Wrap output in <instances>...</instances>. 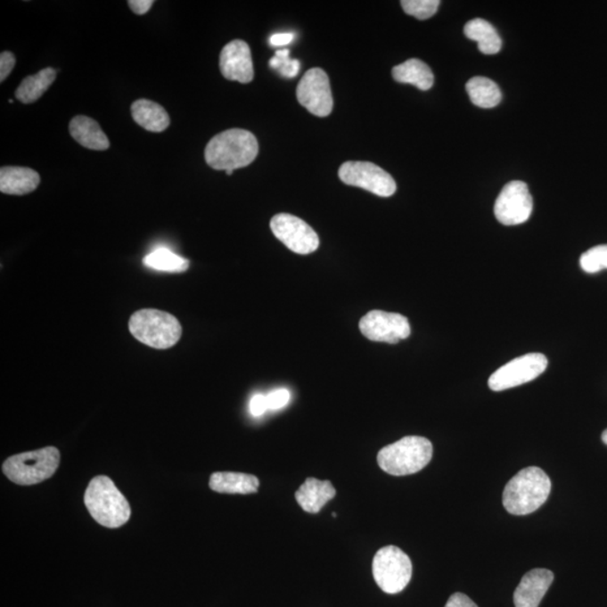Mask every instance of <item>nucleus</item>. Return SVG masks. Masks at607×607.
<instances>
[{
    "label": "nucleus",
    "mask_w": 607,
    "mask_h": 607,
    "mask_svg": "<svg viewBox=\"0 0 607 607\" xmlns=\"http://www.w3.org/2000/svg\"><path fill=\"white\" fill-rule=\"evenodd\" d=\"M70 135L85 148L104 151L110 148V140L96 120L87 116H77L69 125Z\"/></svg>",
    "instance_id": "18"
},
{
    "label": "nucleus",
    "mask_w": 607,
    "mask_h": 607,
    "mask_svg": "<svg viewBox=\"0 0 607 607\" xmlns=\"http://www.w3.org/2000/svg\"><path fill=\"white\" fill-rule=\"evenodd\" d=\"M59 464L60 451L55 447H45L12 455L4 463L3 472L17 485H37L53 477Z\"/></svg>",
    "instance_id": "6"
},
{
    "label": "nucleus",
    "mask_w": 607,
    "mask_h": 607,
    "mask_svg": "<svg viewBox=\"0 0 607 607\" xmlns=\"http://www.w3.org/2000/svg\"><path fill=\"white\" fill-rule=\"evenodd\" d=\"M340 179L349 186L359 187L379 197L393 196L396 183L389 172L372 162L349 161L339 169Z\"/></svg>",
    "instance_id": "9"
},
{
    "label": "nucleus",
    "mask_w": 607,
    "mask_h": 607,
    "mask_svg": "<svg viewBox=\"0 0 607 607\" xmlns=\"http://www.w3.org/2000/svg\"><path fill=\"white\" fill-rule=\"evenodd\" d=\"M551 480L537 467H528L516 473L503 493V505L513 515H528L539 510L549 497Z\"/></svg>",
    "instance_id": "2"
},
{
    "label": "nucleus",
    "mask_w": 607,
    "mask_h": 607,
    "mask_svg": "<svg viewBox=\"0 0 607 607\" xmlns=\"http://www.w3.org/2000/svg\"><path fill=\"white\" fill-rule=\"evenodd\" d=\"M85 505L103 527L118 529L131 518V506L124 495L107 476L90 480L85 492Z\"/></svg>",
    "instance_id": "3"
},
{
    "label": "nucleus",
    "mask_w": 607,
    "mask_h": 607,
    "mask_svg": "<svg viewBox=\"0 0 607 607\" xmlns=\"http://www.w3.org/2000/svg\"><path fill=\"white\" fill-rule=\"evenodd\" d=\"M270 67L278 70L282 76L292 78L299 75L300 62L290 58V50H278L275 57L270 60Z\"/></svg>",
    "instance_id": "28"
},
{
    "label": "nucleus",
    "mask_w": 607,
    "mask_h": 607,
    "mask_svg": "<svg viewBox=\"0 0 607 607\" xmlns=\"http://www.w3.org/2000/svg\"><path fill=\"white\" fill-rule=\"evenodd\" d=\"M250 413L253 416H261L268 411V404H267V396L262 394H257L253 396L251 400H250Z\"/></svg>",
    "instance_id": "31"
},
{
    "label": "nucleus",
    "mask_w": 607,
    "mask_h": 607,
    "mask_svg": "<svg viewBox=\"0 0 607 607\" xmlns=\"http://www.w3.org/2000/svg\"><path fill=\"white\" fill-rule=\"evenodd\" d=\"M297 99L309 113L325 118L332 113L333 98L329 77L320 68H313L297 86Z\"/></svg>",
    "instance_id": "12"
},
{
    "label": "nucleus",
    "mask_w": 607,
    "mask_h": 607,
    "mask_svg": "<svg viewBox=\"0 0 607 607\" xmlns=\"http://www.w3.org/2000/svg\"><path fill=\"white\" fill-rule=\"evenodd\" d=\"M580 267L587 274H596L607 269V244L597 245L581 255Z\"/></svg>",
    "instance_id": "26"
},
{
    "label": "nucleus",
    "mask_w": 607,
    "mask_h": 607,
    "mask_svg": "<svg viewBox=\"0 0 607 607\" xmlns=\"http://www.w3.org/2000/svg\"><path fill=\"white\" fill-rule=\"evenodd\" d=\"M128 329L137 341L158 350L176 346L183 334L182 324L172 314L152 308L133 314Z\"/></svg>",
    "instance_id": "5"
},
{
    "label": "nucleus",
    "mask_w": 607,
    "mask_h": 607,
    "mask_svg": "<svg viewBox=\"0 0 607 607\" xmlns=\"http://www.w3.org/2000/svg\"><path fill=\"white\" fill-rule=\"evenodd\" d=\"M144 264L149 268L167 271V273H185L189 268L187 259L165 248L157 249L149 253L144 258Z\"/></svg>",
    "instance_id": "25"
},
{
    "label": "nucleus",
    "mask_w": 607,
    "mask_h": 607,
    "mask_svg": "<svg viewBox=\"0 0 607 607\" xmlns=\"http://www.w3.org/2000/svg\"><path fill=\"white\" fill-rule=\"evenodd\" d=\"M446 607H478L471 598L464 595L463 593H455L449 600H447Z\"/></svg>",
    "instance_id": "32"
},
{
    "label": "nucleus",
    "mask_w": 607,
    "mask_h": 607,
    "mask_svg": "<svg viewBox=\"0 0 607 607\" xmlns=\"http://www.w3.org/2000/svg\"><path fill=\"white\" fill-rule=\"evenodd\" d=\"M433 446L423 437H405L378 452L379 467L390 475L407 476L431 462Z\"/></svg>",
    "instance_id": "4"
},
{
    "label": "nucleus",
    "mask_w": 607,
    "mask_h": 607,
    "mask_svg": "<svg viewBox=\"0 0 607 607\" xmlns=\"http://www.w3.org/2000/svg\"><path fill=\"white\" fill-rule=\"evenodd\" d=\"M226 175H227V176H232V175H234V170H227V171H226Z\"/></svg>",
    "instance_id": "36"
},
{
    "label": "nucleus",
    "mask_w": 607,
    "mask_h": 607,
    "mask_svg": "<svg viewBox=\"0 0 607 607\" xmlns=\"http://www.w3.org/2000/svg\"><path fill=\"white\" fill-rule=\"evenodd\" d=\"M410 557L395 545L379 549L373 561V578L379 588L387 594L404 591L412 578Z\"/></svg>",
    "instance_id": "7"
},
{
    "label": "nucleus",
    "mask_w": 607,
    "mask_h": 607,
    "mask_svg": "<svg viewBox=\"0 0 607 607\" xmlns=\"http://www.w3.org/2000/svg\"><path fill=\"white\" fill-rule=\"evenodd\" d=\"M393 78L399 84H411L421 90H429L434 84V76L428 64L419 59H410L393 68Z\"/></svg>",
    "instance_id": "21"
},
{
    "label": "nucleus",
    "mask_w": 607,
    "mask_h": 607,
    "mask_svg": "<svg viewBox=\"0 0 607 607\" xmlns=\"http://www.w3.org/2000/svg\"><path fill=\"white\" fill-rule=\"evenodd\" d=\"M464 36L477 42L478 49L484 54H496L502 49V38L489 21L476 19L464 25Z\"/></svg>",
    "instance_id": "22"
},
{
    "label": "nucleus",
    "mask_w": 607,
    "mask_h": 607,
    "mask_svg": "<svg viewBox=\"0 0 607 607\" xmlns=\"http://www.w3.org/2000/svg\"><path fill=\"white\" fill-rule=\"evenodd\" d=\"M259 485L256 476L242 472H214L209 480L210 489L222 494H255Z\"/></svg>",
    "instance_id": "19"
},
{
    "label": "nucleus",
    "mask_w": 607,
    "mask_h": 607,
    "mask_svg": "<svg viewBox=\"0 0 607 607\" xmlns=\"http://www.w3.org/2000/svg\"><path fill=\"white\" fill-rule=\"evenodd\" d=\"M57 78V71L53 68L43 69L37 75L29 76L21 81L15 96L24 104H32L43 96Z\"/></svg>",
    "instance_id": "23"
},
{
    "label": "nucleus",
    "mask_w": 607,
    "mask_h": 607,
    "mask_svg": "<svg viewBox=\"0 0 607 607\" xmlns=\"http://www.w3.org/2000/svg\"><path fill=\"white\" fill-rule=\"evenodd\" d=\"M267 396V404H268V410L278 411L285 407L291 400L290 390L286 389H279L271 391Z\"/></svg>",
    "instance_id": "29"
},
{
    "label": "nucleus",
    "mask_w": 607,
    "mask_h": 607,
    "mask_svg": "<svg viewBox=\"0 0 607 607\" xmlns=\"http://www.w3.org/2000/svg\"><path fill=\"white\" fill-rule=\"evenodd\" d=\"M532 209L533 200L527 184L511 182L499 193L494 213L503 226H519L531 217Z\"/></svg>",
    "instance_id": "13"
},
{
    "label": "nucleus",
    "mask_w": 607,
    "mask_h": 607,
    "mask_svg": "<svg viewBox=\"0 0 607 607\" xmlns=\"http://www.w3.org/2000/svg\"><path fill=\"white\" fill-rule=\"evenodd\" d=\"M602 440H603V442H604L605 445L607 446V429H606L605 431L603 432V434H602Z\"/></svg>",
    "instance_id": "35"
},
{
    "label": "nucleus",
    "mask_w": 607,
    "mask_h": 607,
    "mask_svg": "<svg viewBox=\"0 0 607 607\" xmlns=\"http://www.w3.org/2000/svg\"><path fill=\"white\" fill-rule=\"evenodd\" d=\"M337 490L329 480H320L309 477L295 493L299 505L308 513L317 514L323 507L333 499Z\"/></svg>",
    "instance_id": "16"
},
{
    "label": "nucleus",
    "mask_w": 607,
    "mask_h": 607,
    "mask_svg": "<svg viewBox=\"0 0 607 607\" xmlns=\"http://www.w3.org/2000/svg\"><path fill=\"white\" fill-rule=\"evenodd\" d=\"M359 329L364 337L374 342L396 344L411 335L407 317L398 313L370 311L361 318Z\"/></svg>",
    "instance_id": "11"
},
{
    "label": "nucleus",
    "mask_w": 607,
    "mask_h": 607,
    "mask_svg": "<svg viewBox=\"0 0 607 607\" xmlns=\"http://www.w3.org/2000/svg\"><path fill=\"white\" fill-rule=\"evenodd\" d=\"M16 63L15 55L8 53V51H4L0 54V81L4 83L8 76L11 75L12 69H14Z\"/></svg>",
    "instance_id": "30"
},
{
    "label": "nucleus",
    "mask_w": 607,
    "mask_h": 607,
    "mask_svg": "<svg viewBox=\"0 0 607 607\" xmlns=\"http://www.w3.org/2000/svg\"><path fill=\"white\" fill-rule=\"evenodd\" d=\"M259 144L251 132L232 128L214 136L205 149V160L215 170H236L251 165Z\"/></svg>",
    "instance_id": "1"
},
{
    "label": "nucleus",
    "mask_w": 607,
    "mask_h": 607,
    "mask_svg": "<svg viewBox=\"0 0 607 607\" xmlns=\"http://www.w3.org/2000/svg\"><path fill=\"white\" fill-rule=\"evenodd\" d=\"M219 69L227 80L241 84L251 83L255 77L251 51L242 40H234L224 46L219 55Z\"/></svg>",
    "instance_id": "14"
},
{
    "label": "nucleus",
    "mask_w": 607,
    "mask_h": 607,
    "mask_svg": "<svg viewBox=\"0 0 607 607\" xmlns=\"http://www.w3.org/2000/svg\"><path fill=\"white\" fill-rule=\"evenodd\" d=\"M40 175L25 167H3L0 169V192L6 195L23 196L36 191Z\"/></svg>",
    "instance_id": "17"
},
{
    "label": "nucleus",
    "mask_w": 607,
    "mask_h": 607,
    "mask_svg": "<svg viewBox=\"0 0 607 607\" xmlns=\"http://www.w3.org/2000/svg\"><path fill=\"white\" fill-rule=\"evenodd\" d=\"M154 2L152 0H131V2H128V6H130L131 10L135 12L137 15H144L145 12H148L150 11V8L152 7Z\"/></svg>",
    "instance_id": "33"
},
{
    "label": "nucleus",
    "mask_w": 607,
    "mask_h": 607,
    "mask_svg": "<svg viewBox=\"0 0 607 607\" xmlns=\"http://www.w3.org/2000/svg\"><path fill=\"white\" fill-rule=\"evenodd\" d=\"M466 89L472 104L481 109H493L502 101L501 89L485 77H473L468 81Z\"/></svg>",
    "instance_id": "24"
},
{
    "label": "nucleus",
    "mask_w": 607,
    "mask_h": 607,
    "mask_svg": "<svg viewBox=\"0 0 607 607\" xmlns=\"http://www.w3.org/2000/svg\"><path fill=\"white\" fill-rule=\"evenodd\" d=\"M131 111L133 119L146 131L160 133L169 127L170 119L166 110L148 99H139L133 103Z\"/></svg>",
    "instance_id": "20"
},
{
    "label": "nucleus",
    "mask_w": 607,
    "mask_h": 607,
    "mask_svg": "<svg viewBox=\"0 0 607 607\" xmlns=\"http://www.w3.org/2000/svg\"><path fill=\"white\" fill-rule=\"evenodd\" d=\"M548 367V359L542 353H528L504 365L490 376L489 389L502 391L535 381Z\"/></svg>",
    "instance_id": "8"
},
{
    "label": "nucleus",
    "mask_w": 607,
    "mask_h": 607,
    "mask_svg": "<svg viewBox=\"0 0 607 607\" xmlns=\"http://www.w3.org/2000/svg\"><path fill=\"white\" fill-rule=\"evenodd\" d=\"M294 40V34L292 33H279L274 34L269 38L270 45L274 46H283L290 45Z\"/></svg>",
    "instance_id": "34"
},
{
    "label": "nucleus",
    "mask_w": 607,
    "mask_h": 607,
    "mask_svg": "<svg viewBox=\"0 0 607 607\" xmlns=\"http://www.w3.org/2000/svg\"><path fill=\"white\" fill-rule=\"evenodd\" d=\"M554 578V572L548 570L529 571L515 589V607H539Z\"/></svg>",
    "instance_id": "15"
},
{
    "label": "nucleus",
    "mask_w": 607,
    "mask_h": 607,
    "mask_svg": "<svg viewBox=\"0 0 607 607\" xmlns=\"http://www.w3.org/2000/svg\"><path fill=\"white\" fill-rule=\"evenodd\" d=\"M274 235L297 255H309L316 251L320 238L316 231L303 219L294 215L282 213L271 218Z\"/></svg>",
    "instance_id": "10"
},
{
    "label": "nucleus",
    "mask_w": 607,
    "mask_h": 607,
    "mask_svg": "<svg viewBox=\"0 0 607 607\" xmlns=\"http://www.w3.org/2000/svg\"><path fill=\"white\" fill-rule=\"evenodd\" d=\"M400 4L407 15L421 21L431 19L440 6L439 0H403Z\"/></svg>",
    "instance_id": "27"
}]
</instances>
